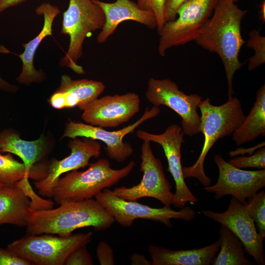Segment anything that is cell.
Returning a JSON list of instances; mask_svg holds the SVG:
<instances>
[{
    "label": "cell",
    "mask_w": 265,
    "mask_h": 265,
    "mask_svg": "<svg viewBox=\"0 0 265 265\" xmlns=\"http://www.w3.org/2000/svg\"><path fill=\"white\" fill-rule=\"evenodd\" d=\"M136 136L143 141L154 142L162 148L168 162L167 169L175 183V192L172 205L182 209L186 203H195L198 199L193 194L185 181L181 162V147L185 142L182 128L177 124L169 125L160 134H154L138 130Z\"/></svg>",
    "instance_id": "11"
},
{
    "label": "cell",
    "mask_w": 265,
    "mask_h": 265,
    "mask_svg": "<svg viewBox=\"0 0 265 265\" xmlns=\"http://www.w3.org/2000/svg\"><path fill=\"white\" fill-rule=\"evenodd\" d=\"M265 146V141H264L255 146L248 149L238 148L237 150L230 152L229 155L230 157H233L237 155H243L247 153H249V154L251 155L254 153L255 150Z\"/></svg>",
    "instance_id": "34"
},
{
    "label": "cell",
    "mask_w": 265,
    "mask_h": 265,
    "mask_svg": "<svg viewBox=\"0 0 265 265\" xmlns=\"http://www.w3.org/2000/svg\"><path fill=\"white\" fill-rule=\"evenodd\" d=\"M160 112L159 106H153L150 109L147 108L136 122L115 131H108L101 127L70 121L66 126L62 137H85L102 141L106 145L105 149L109 158L122 163L133 153L132 146L123 141L124 137L133 132L144 122L157 116Z\"/></svg>",
    "instance_id": "13"
},
{
    "label": "cell",
    "mask_w": 265,
    "mask_h": 265,
    "mask_svg": "<svg viewBox=\"0 0 265 265\" xmlns=\"http://www.w3.org/2000/svg\"><path fill=\"white\" fill-rule=\"evenodd\" d=\"M265 135V85L257 90L254 104L241 125L233 133L236 145L253 142L259 135Z\"/></svg>",
    "instance_id": "23"
},
{
    "label": "cell",
    "mask_w": 265,
    "mask_h": 265,
    "mask_svg": "<svg viewBox=\"0 0 265 265\" xmlns=\"http://www.w3.org/2000/svg\"><path fill=\"white\" fill-rule=\"evenodd\" d=\"M219 170L216 184L203 189L218 199L230 195L245 205L246 199L265 186V169L244 170L226 161L220 154L213 157Z\"/></svg>",
    "instance_id": "12"
},
{
    "label": "cell",
    "mask_w": 265,
    "mask_h": 265,
    "mask_svg": "<svg viewBox=\"0 0 265 265\" xmlns=\"http://www.w3.org/2000/svg\"><path fill=\"white\" fill-rule=\"evenodd\" d=\"M72 139L68 144L70 155L61 160H53L48 168L46 177L35 182L40 195L52 197L53 188L61 175L88 166L91 158H98L100 155L101 145L96 140L85 137L82 139Z\"/></svg>",
    "instance_id": "16"
},
{
    "label": "cell",
    "mask_w": 265,
    "mask_h": 265,
    "mask_svg": "<svg viewBox=\"0 0 265 265\" xmlns=\"http://www.w3.org/2000/svg\"><path fill=\"white\" fill-rule=\"evenodd\" d=\"M212 18L205 23L194 41L203 48L216 53L225 71L228 97L234 94L233 80L244 65L239 60L246 43L241 33V23L247 11L239 8L233 0H218Z\"/></svg>",
    "instance_id": "1"
},
{
    "label": "cell",
    "mask_w": 265,
    "mask_h": 265,
    "mask_svg": "<svg viewBox=\"0 0 265 265\" xmlns=\"http://www.w3.org/2000/svg\"><path fill=\"white\" fill-rule=\"evenodd\" d=\"M59 205L55 209L30 210L26 225L28 234L68 236L75 230L86 227L103 231L115 222L114 217L96 199Z\"/></svg>",
    "instance_id": "2"
},
{
    "label": "cell",
    "mask_w": 265,
    "mask_h": 265,
    "mask_svg": "<svg viewBox=\"0 0 265 265\" xmlns=\"http://www.w3.org/2000/svg\"><path fill=\"white\" fill-rule=\"evenodd\" d=\"M96 256L101 265H114L115 261L112 247L106 242L101 241L96 249Z\"/></svg>",
    "instance_id": "31"
},
{
    "label": "cell",
    "mask_w": 265,
    "mask_h": 265,
    "mask_svg": "<svg viewBox=\"0 0 265 265\" xmlns=\"http://www.w3.org/2000/svg\"><path fill=\"white\" fill-rule=\"evenodd\" d=\"M0 90L8 92H14L18 90V87L8 83L0 76Z\"/></svg>",
    "instance_id": "37"
},
{
    "label": "cell",
    "mask_w": 265,
    "mask_h": 265,
    "mask_svg": "<svg viewBox=\"0 0 265 265\" xmlns=\"http://www.w3.org/2000/svg\"><path fill=\"white\" fill-rule=\"evenodd\" d=\"M105 88L102 81L87 79L74 80L63 75L59 86L50 98V103L56 109L77 106L83 110L87 105L98 98Z\"/></svg>",
    "instance_id": "18"
},
{
    "label": "cell",
    "mask_w": 265,
    "mask_h": 265,
    "mask_svg": "<svg viewBox=\"0 0 265 265\" xmlns=\"http://www.w3.org/2000/svg\"><path fill=\"white\" fill-rule=\"evenodd\" d=\"M203 214L230 229L241 241L249 255L259 265H265L263 241L265 238L258 233L254 221L245 205L232 197L227 209L218 212L204 210Z\"/></svg>",
    "instance_id": "14"
},
{
    "label": "cell",
    "mask_w": 265,
    "mask_h": 265,
    "mask_svg": "<svg viewBox=\"0 0 265 265\" xmlns=\"http://www.w3.org/2000/svg\"><path fill=\"white\" fill-rule=\"evenodd\" d=\"M147 100L153 106H166L182 118L184 134L192 136L200 132L201 117L197 109L202 97L196 94H186L170 79H149L145 92Z\"/></svg>",
    "instance_id": "9"
},
{
    "label": "cell",
    "mask_w": 265,
    "mask_h": 265,
    "mask_svg": "<svg viewBox=\"0 0 265 265\" xmlns=\"http://www.w3.org/2000/svg\"><path fill=\"white\" fill-rule=\"evenodd\" d=\"M246 46L253 49L254 54L248 59V69L254 70L265 62V37L259 30L253 29L249 33Z\"/></svg>",
    "instance_id": "27"
},
{
    "label": "cell",
    "mask_w": 265,
    "mask_h": 265,
    "mask_svg": "<svg viewBox=\"0 0 265 265\" xmlns=\"http://www.w3.org/2000/svg\"><path fill=\"white\" fill-rule=\"evenodd\" d=\"M45 150L44 136L29 141L22 139L17 132L11 130H5L0 133V152L17 155L29 170H35L44 165L35 164L42 158Z\"/></svg>",
    "instance_id": "22"
},
{
    "label": "cell",
    "mask_w": 265,
    "mask_h": 265,
    "mask_svg": "<svg viewBox=\"0 0 265 265\" xmlns=\"http://www.w3.org/2000/svg\"><path fill=\"white\" fill-rule=\"evenodd\" d=\"M220 248L212 261V265H252L254 263L244 255L240 240L227 227L221 225Z\"/></svg>",
    "instance_id": "24"
},
{
    "label": "cell",
    "mask_w": 265,
    "mask_h": 265,
    "mask_svg": "<svg viewBox=\"0 0 265 265\" xmlns=\"http://www.w3.org/2000/svg\"><path fill=\"white\" fill-rule=\"evenodd\" d=\"M30 262L20 257L7 248H0V265H31Z\"/></svg>",
    "instance_id": "32"
},
{
    "label": "cell",
    "mask_w": 265,
    "mask_h": 265,
    "mask_svg": "<svg viewBox=\"0 0 265 265\" xmlns=\"http://www.w3.org/2000/svg\"><path fill=\"white\" fill-rule=\"evenodd\" d=\"M218 0H186L179 7L175 20L166 23L160 33L158 51L165 55L169 49L196 39L210 18Z\"/></svg>",
    "instance_id": "8"
},
{
    "label": "cell",
    "mask_w": 265,
    "mask_h": 265,
    "mask_svg": "<svg viewBox=\"0 0 265 265\" xmlns=\"http://www.w3.org/2000/svg\"><path fill=\"white\" fill-rule=\"evenodd\" d=\"M35 12L37 15L44 17L43 28L35 38L23 44L24 51L19 55L22 62V69L17 80L19 83L26 85L41 82L45 79L44 72L41 70H37L34 66V54L42 40L46 36L52 35L53 23L60 10L55 5L44 2L37 7Z\"/></svg>",
    "instance_id": "19"
},
{
    "label": "cell",
    "mask_w": 265,
    "mask_h": 265,
    "mask_svg": "<svg viewBox=\"0 0 265 265\" xmlns=\"http://www.w3.org/2000/svg\"><path fill=\"white\" fill-rule=\"evenodd\" d=\"M88 166L84 171H71L58 179L52 196L56 204L80 201L95 197L103 189L109 188L126 177L133 169L135 162L131 161L125 167L115 169L111 167L107 159H100Z\"/></svg>",
    "instance_id": "4"
},
{
    "label": "cell",
    "mask_w": 265,
    "mask_h": 265,
    "mask_svg": "<svg viewBox=\"0 0 265 265\" xmlns=\"http://www.w3.org/2000/svg\"><path fill=\"white\" fill-rule=\"evenodd\" d=\"M130 262L133 265H151L152 262L147 260L145 256L139 253H133L130 257Z\"/></svg>",
    "instance_id": "35"
},
{
    "label": "cell",
    "mask_w": 265,
    "mask_h": 265,
    "mask_svg": "<svg viewBox=\"0 0 265 265\" xmlns=\"http://www.w3.org/2000/svg\"><path fill=\"white\" fill-rule=\"evenodd\" d=\"M92 0L101 7L105 16V24L97 38L99 43L106 42L118 25L126 21H133L151 29L157 28L154 15L141 9L133 1L116 0L113 2L108 3L100 0Z\"/></svg>",
    "instance_id": "17"
},
{
    "label": "cell",
    "mask_w": 265,
    "mask_h": 265,
    "mask_svg": "<svg viewBox=\"0 0 265 265\" xmlns=\"http://www.w3.org/2000/svg\"><path fill=\"white\" fill-rule=\"evenodd\" d=\"M105 23L103 11L92 0H70L63 13L61 29V33L69 36L70 42L67 52L60 60V66L69 67L79 74H84L78 64L83 54V43L92 32L101 29Z\"/></svg>",
    "instance_id": "5"
},
{
    "label": "cell",
    "mask_w": 265,
    "mask_h": 265,
    "mask_svg": "<svg viewBox=\"0 0 265 265\" xmlns=\"http://www.w3.org/2000/svg\"><path fill=\"white\" fill-rule=\"evenodd\" d=\"M92 236L91 232L68 236L28 234L9 243L7 249L32 265H63L73 251L86 246Z\"/></svg>",
    "instance_id": "6"
},
{
    "label": "cell",
    "mask_w": 265,
    "mask_h": 265,
    "mask_svg": "<svg viewBox=\"0 0 265 265\" xmlns=\"http://www.w3.org/2000/svg\"><path fill=\"white\" fill-rule=\"evenodd\" d=\"M166 0H137V4L143 10L153 13L157 21V28L159 35L165 24L164 6Z\"/></svg>",
    "instance_id": "29"
},
{
    "label": "cell",
    "mask_w": 265,
    "mask_h": 265,
    "mask_svg": "<svg viewBox=\"0 0 265 265\" xmlns=\"http://www.w3.org/2000/svg\"><path fill=\"white\" fill-rule=\"evenodd\" d=\"M140 100L134 92L97 98L83 110L82 120L102 128H116L128 122L140 110Z\"/></svg>",
    "instance_id": "15"
},
{
    "label": "cell",
    "mask_w": 265,
    "mask_h": 265,
    "mask_svg": "<svg viewBox=\"0 0 265 265\" xmlns=\"http://www.w3.org/2000/svg\"><path fill=\"white\" fill-rule=\"evenodd\" d=\"M201 111L200 132L204 137L201 153L196 161L189 167H183L185 179H197L204 186H210L211 179L204 171V161L211 148L219 139L230 135L239 127L245 118L240 101L230 97L224 104L214 106L209 98L199 105Z\"/></svg>",
    "instance_id": "3"
},
{
    "label": "cell",
    "mask_w": 265,
    "mask_h": 265,
    "mask_svg": "<svg viewBox=\"0 0 265 265\" xmlns=\"http://www.w3.org/2000/svg\"><path fill=\"white\" fill-rule=\"evenodd\" d=\"M30 210V198L16 184L0 187V225L26 226Z\"/></svg>",
    "instance_id": "21"
},
{
    "label": "cell",
    "mask_w": 265,
    "mask_h": 265,
    "mask_svg": "<svg viewBox=\"0 0 265 265\" xmlns=\"http://www.w3.org/2000/svg\"><path fill=\"white\" fill-rule=\"evenodd\" d=\"M235 2H237L238 0H233Z\"/></svg>",
    "instance_id": "40"
},
{
    "label": "cell",
    "mask_w": 265,
    "mask_h": 265,
    "mask_svg": "<svg viewBox=\"0 0 265 265\" xmlns=\"http://www.w3.org/2000/svg\"><path fill=\"white\" fill-rule=\"evenodd\" d=\"M186 0H166L164 6V19L165 24L175 20L177 10Z\"/></svg>",
    "instance_id": "33"
},
{
    "label": "cell",
    "mask_w": 265,
    "mask_h": 265,
    "mask_svg": "<svg viewBox=\"0 0 265 265\" xmlns=\"http://www.w3.org/2000/svg\"><path fill=\"white\" fill-rule=\"evenodd\" d=\"M245 204L249 214L254 221L258 233L265 237V192H257L247 198Z\"/></svg>",
    "instance_id": "26"
},
{
    "label": "cell",
    "mask_w": 265,
    "mask_h": 265,
    "mask_svg": "<svg viewBox=\"0 0 265 265\" xmlns=\"http://www.w3.org/2000/svg\"><path fill=\"white\" fill-rule=\"evenodd\" d=\"M3 186V185L0 183V187L1 186Z\"/></svg>",
    "instance_id": "39"
},
{
    "label": "cell",
    "mask_w": 265,
    "mask_h": 265,
    "mask_svg": "<svg viewBox=\"0 0 265 265\" xmlns=\"http://www.w3.org/2000/svg\"><path fill=\"white\" fill-rule=\"evenodd\" d=\"M48 168L43 165L33 170L26 169L23 162L16 160L9 153L0 154V182L4 186H12L23 178L39 181L47 175Z\"/></svg>",
    "instance_id": "25"
},
{
    "label": "cell",
    "mask_w": 265,
    "mask_h": 265,
    "mask_svg": "<svg viewBox=\"0 0 265 265\" xmlns=\"http://www.w3.org/2000/svg\"><path fill=\"white\" fill-rule=\"evenodd\" d=\"M219 239L209 245L188 250H172L154 245L148 249L152 265H210L218 253Z\"/></svg>",
    "instance_id": "20"
},
{
    "label": "cell",
    "mask_w": 265,
    "mask_h": 265,
    "mask_svg": "<svg viewBox=\"0 0 265 265\" xmlns=\"http://www.w3.org/2000/svg\"><path fill=\"white\" fill-rule=\"evenodd\" d=\"M259 14H260V19L262 20L263 23H265V0L262 1L260 4Z\"/></svg>",
    "instance_id": "38"
},
{
    "label": "cell",
    "mask_w": 265,
    "mask_h": 265,
    "mask_svg": "<svg viewBox=\"0 0 265 265\" xmlns=\"http://www.w3.org/2000/svg\"><path fill=\"white\" fill-rule=\"evenodd\" d=\"M95 197L114 217L115 221L123 227H129L135 220L143 219L158 221L171 228V219L189 221L196 214V212L188 206L175 211L170 206L164 205L163 207L156 208L137 201H127L117 196L109 188L103 189Z\"/></svg>",
    "instance_id": "7"
},
{
    "label": "cell",
    "mask_w": 265,
    "mask_h": 265,
    "mask_svg": "<svg viewBox=\"0 0 265 265\" xmlns=\"http://www.w3.org/2000/svg\"><path fill=\"white\" fill-rule=\"evenodd\" d=\"M228 162L240 169L254 168L258 170L265 169V146L258 149L249 156L235 157L231 159Z\"/></svg>",
    "instance_id": "28"
},
{
    "label": "cell",
    "mask_w": 265,
    "mask_h": 265,
    "mask_svg": "<svg viewBox=\"0 0 265 265\" xmlns=\"http://www.w3.org/2000/svg\"><path fill=\"white\" fill-rule=\"evenodd\" d=\"M26 0H0V14L7 9L15 6Z\"/></svg>",
    "instance_id": "36"
},
{
    "label": "cell",
    "mask_w": 265,
    "mask_h": 265,
    "mask_svg": "<svg viewBox=\"0 0 265 265\" xmlns=\"http://www.w3.org/2000/svg\"><path fill=\"white\" fill-rule=\"evenodd\" d=\"M86 246H80L73 251L67 258L66 265H92L94 264L92 257L88 252Z\"/></svg>",
    "instance_id": "30"
},
{
    "label": "cell",
    "mask_w": 265,
    "mask_h": 265,
    "mask_svg": "<svg viewBox=\"0 0 265 265\" xmlns=\"http://www.w3.org/2000/svg\"><path fill=\"white\" fill-rule=\"evenodd\" d=\"M150 142L143 141L141 147L140 170L143 176L140 182L130 187H117L112 191L117 196L127 201L151 197L170 206L174 197L172 187L164 173L161 160L153 154Z\"/></svg>",
    "instance_id": "10"
}]
</instances>
